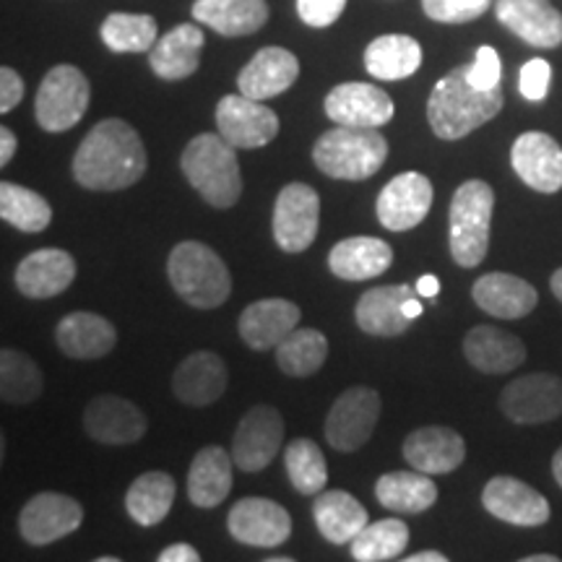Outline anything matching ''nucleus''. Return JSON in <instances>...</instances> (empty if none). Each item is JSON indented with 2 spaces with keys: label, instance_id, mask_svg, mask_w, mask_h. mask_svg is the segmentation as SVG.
<instances>
[{
  "label": "nucleus",
  "instance_id": "45",
  "mask_svg": "<svg viewBox=\"0 0 562 562\" xmlns=\"http://www.w3.org/2000/svg\"><path fill=\"white\" fill-rule=\"evenodd\" d=\"M467 76H469V81H472V87L482 89V91L501 87L503 63H501V55H497L495 47L482 45L480 50H476V58L472 66H469Z\"/></svg>",
  "mask_w": 562,
  "mask_h": 562
},
{
  "label": "nucleus",
  "instance_id": "14",
  "mask_svg": "<svg viewBox=\"0 0 562 562\" xmlns=\"http://www.w3.org/2000/svg\"><path fill=\"white\" fill-rule=\"evenodd\" d=\"M227 529L240 544L273 550L292 537V518L269 497H243L232 505Z\"/></svg>",
  "mask_w": 562,
  "mask_h": 562
},
{
  "label": "nucleus",
  "instance_id": "5",
  "mask_svg": "<svg viewBox=\"0 0 562 562\" xmlns=\"http://www.w3.org/2000/svg\"><path fill=\"white\" fill-rule=\"evenodd\" d=\"M389 159V140L378 128L336 125L315 140V167L334 180H368Z\"/></svg>",
  "mask_w": 562,
  "mask_h": 562
},
{
  "label": "nucleus",
  "instance_id": "24",
  "mask_svg": "<svg viewBox=\"0 0 562 562\" xmlns=\"http://www.w3.org/2000/svg\"><path fill=\"white\" fill-rule=\"evenodd\" d=\"M472 297L480 311L501 321L526 318L539 305V294L533 290L531 281L503 271L484 273V277L476 279L472 286Z\"/></svg>",
  "mask_w": 562,
  "mask_h": 562
},
{
  "label": "nucleus",
  "instance_id": "20",
  "mask_svg": "<svg viewBox=\"0 0 562 562\" xmlns=\"http://www.w3.org/2000/svg\"><path fill=\"white\" fill-rule=\"evenodd\" d=\"M495 16L526 45L539 50L562 45V13L550 0H495Z\"/></svg>",
  "mask_w": 562,
  "mask_h": 562
},
{
  "label": "nucleus",
  "instance_id": "39",
  "mask_svg": "<svg viewBox=\"0 0 562 562\" xmlns=\"http://www.w3.org/2000/svg\"><path fill=\"white\" fill-rule=\"evenodd\" d=\"M100 37L112 53H149L159 40V26L149 13H110Z\"/></svg>",
  "mask_w": 562,
  "mask_h": 562
},
{
  "label": "nucleus",
  "instance_id": "54",
  "mask_svg": "<svg viewBox=\"0 0 562 562\" xmlns=\"http://www.w3.org/2000/svg\"><path fill=\"white\" fill-rule=\"evenodd\" d=\"M552 476H554V482L562 487V446L558 448V453L552 456Z\"/></svg>",
  "mask_w": 562,
  "mask_h": 562
},
{
  "label": "nucleus",
  "instance_id": "48",
  "mask_svg": "<svg viewBox=\"0 0 562 562\" xmlns=\"http://www.w3.org/2000/svg\"><path fill=\"white\" fill-rule=\"evenodd\" d=\"M24 100V81L13 68H0V112H11Z\"/></svg>",
  "mask_w": 562,
  "mask_h": 562
},
{
  "label": "nucleus",
  "instance_id": "27",
  "mask_svg": "<svg viewBox=\"0 0 562 562\" xmlns=\"http://www.w3.org/2000/svg\"><path fill=\"white\" fill-rule=\"evenodd\" d=\"M463 357L484 375H505L526 362V344L497 326H474L463 339Z\"/></svg>",
  "mask_w": 562,
  "mask_h": 562
},
{
  "label": "nucleus",
  "instance_id": "47",
  "mask_svg": "<svg viewBox=\"0 0 562 562\" xmlns=\"http://www.w3.org/2000/svg\"><path fill=\"white\" fill-rule=\"evenodd\" d=\"M347 0H297V16L313 30H326L339 21Z\"/></svg>",
  "mask_w": 562,
  "mask_h": 562
},
{
  "label": "nucleus",
  "instance_id": "38",
  "mask_svg": "<svg viewBox=\"0 0 562 562\" xmlns=\"http://www.w3.org/2000/svg\"><path fill=\"white\" fill-rule=\"evenodd\" d=\"M328 339L315 328H294L277 347V364L290 378H311L326 364Z\"/></svg>",
  "mask_w": 562,
  "mask_h": 562
},
{
  "label": "nucleus",
  "instance_id": "16",
  "mask_svg": "<svg viewBox=\"0 0 562 562\" xmlns=\"http://www.w3.org/2000/svg\"><path fill=\"white\" fill-rule=\"evenodd\" d=\"M323 110L336 125L349 128H383L393 121V100L381 87L364 81L339 83L328 91Z\"/></svg>",
  "mask_w": 562,
  "mask_h": 562
},
{
  "label": "nucleus",
  "instance_id": "6",
  "mask_svg": "<svg viewBox=\"0 0 562 562\" xmlns=\"http://www.w3.org/2000/svg\"><path fill=\"white\" fill-rule=\"evenodd\" d=\"M492 211H495V193L490 182L467 180L453 193L448 211V245L461 269H476L487 256Z\"/></svg>",
  "mask_w": 562,
  "mask_h": 562
},
{
  "label": "nucleus",
  "instance_id": "35",
  "mask_svg": "<svg viewBox=\"0 0 562 562\" xmlns=\"http://www.w3.org/2000/svg\"><path fill=\"white\" fill-rule=\"evenodd\" d=\"M422 66V47L409 34H383L364 50V68L378 81H402Z\"/></svg>",
  "mask_w": 562,
  "mask_h": 562
},
{
  "label": "nucleus",
  "instance_id": "56",
  "mask_svg": "<svg viewBox=\"0 0 562 562\" xmlns=\"http://www.w3.org/2000/svg\"><path fill=\"white\" fill-rule=\"evenodd\" d=\"M560 558L558 554H529V558H524V562H558Z\"/></svg>",
  "mask_w": 562,
  "mask_h": 562
},
{
  "label": "nucleus",
  "instance_id": "33",
  "mask_svg": "<svg viewBox=\"0 0 562 562\" xmlns=\"http://www.w3.org/2000/svg\"><path fill=\"white\" fill-rule=\"evenodd\" d=\"M193 19L222 37H248L269 21L266 0H195Z\"/></svg>",
  "mask_w": 562,
  "mask_h": 562
},
{
  "label": "nucleus",
  "instance_id": "50",
  "mask_svg": "<svg viewBox=\"0 0 562 562\" xmlns=\"http://www.w3.org/2000/svg\"><path fill=\"white\" fill-rule=\"evenodd\" d=\"M16 154V136L11 128H0V165H9Z\"/></svg>",
  "mask_w": 562,
  "mask_h": 562
},
{
  "label": "nucleus",
  "instance_id": "29",
  "mask_svg": "<svg viewBox=\"0 0 562 562\" xmlns=\"http://www.w3.org/2000/svg\"><path fill=\"white\" fill-rule=\"evenodd\" d=\"M55 341L70 360H102L117 344V331L108 318L97 313H70L55 328Z\"/></svg>",
  "mask_w": 562,
  "mask_h": 562
},
{
  "label": "nucleus",
  "instance_id": "31",
  "mask_svg": "<svg viewBox=\"0 0 562 562\" xmlns=\"http://www.w3.org/2000/svg\"><path fill=\"white\" fill-rule=\"evenodd\" d=\"M393 263L391 245L381 237H347L328 252V269L341 281H368L383 277Z\"/></svg>",
  "mask_w": 562,
  "mask_h": 562
},
{
  "label": "nucleus",
  "instance_id": "13",
  "mask_svg": "<svg viewBox=\"0 0 562 562\" xmlns=\"http://www.w3.org/2000/svg\"><path fill=\"white\" fill-rule=\"evenodd\" d=\"M83 524V508L60 492H40L19 513V531L24 542L45 547L66 539Z\"/></svg>",
  "mask_w": 562,
  "mask_h": 562
},
{
  "label": "nucleus",
  "instance_id": "52",
  "mask_svg": "<svg viewBox=\"0 0 562 562\" xmlns=\"http://www.w3.org/2000/svg\"><path fill=\"white\" fill-rule=\"evenodd\" d=\"M406 562H448V558L438 550H425V552H417V554H409Z\"/></svg>",
  "mask_w": 562,
  "mask_h": 562
},
{
  "label": "nucleus",
  "instance_id": "1",
  "mask_svg": "<svg viewBox=\"0 0 562 562\" xmlns=\"http://www.w3.org/2000/svg\"><path fill=\"white\" fill-rule=\"evenodd\" d=\"M149 157L133 125L121 117H108L87 133L74 154V180L97 193L125 191L146 175Z\"/></svg>",
  "mask_w": 562,
  "mask_h": 562
},
{
  "label": "nucleus",
  "instance_id": "11",
  "mask_svg": "<svg viewBox=\"0 0 562 562\" xmlns=\"http://www.w3.org/2000/svg\"><path fill=\"white\" fill-rule=\"evenodd\" d=\"M501 409L513 425H544L562 417V378L531 372L510 381L501 393Z\"/></svg>",
  "mask_w": 562,
  "mask_h": 562
},
{
  "label": "nucleus",
  "instance_id": "3",
  "mask_svg": "<svg viewBox=\"0 0 562 562\" xmlns=\"http://www.w3.org/2000/svg\"><path fill=\"white\" fill-rule=\"evenodd\" d=\"M235 151L222 133H201L182 151V175L209 206L232 209L240 201L243 175Z\"/></svg>",
  "mask_w": 562,
  "mask_h": 562
},
{
  "label": "nucleus",
  "instance_id": "58",
  "mask_svg": "<svg viewBox=\"0 0 562 562\" xmlns=\"http://www.w3.org/2000/svg\"><path fill=\"white\" fill-rule=\"evenodd\" d=\"M97 562H121L117 558H97Z\"/></svg>",
  "mask_w": 562,
  "mask_h": 562
},
{
  "label": "nucleus",
  "instance_id": "55",
  "mask_svg": "<svg viewBox=\"0 0 562 562\" xmlns=\"http://www.w3.org/2000/svg\"><path fill=\"white\" fill-rule=\"evenodd\" d=\"M550 286H552V294H554V297H558V300L562 302V269H558V271L552 273Z\"/></svg>",
  "mask_w": 562,
  "mask_h": 562
},
{
  "label": "nucleus",
  "instance_id": "26",
  "mask_svg": "<svg viewBox=\"0 0 562 562\" xmlns=\"http://www.w3.org/2000/svg\"><path fill=\"white\" fill-rule=\"evenodd\" d=\"M300 60L297 55L286 50V47H263L252 55L248 66L237 76V89L252 100H271V97L284 94L286 89L297 81Z\"/></svg>",
  "mask_w": 562,
  "mask_h": 562
},
{
  "label": "nucleus",
  "instance_id": "49",
  "mask_svg": "<svg viewBox=\"0 0 562 562\" xmlns=\"http://www.w3.org/2000/svg\"><path fill=\"white\" fill-rule=\"evenodd\" d=\"M157 560H159V562H199V560H201V552L195 550L193 544L178 542V544L165 547V550L159 552Z\"/></svg>",
  "mask_w": 562,
  "mask_h": 562
},
{
  "label": "nucleus",
  "instance_id": "17",
  "mask_svg": "<svg viewBox=\"0 0 562 562\" xmlns=\"http://www.w3.org/2000/svg\"><path fill=\"white\" fill-rule=\"evenodd\" d=\"M482 505L490 516L501 518L510 526H521V529L544 526L552 513L542 492L516 480V476H495V480L484 484Z\"/></svg>",
  "mask_w": 562,
  "mask_h": 562
},
{
  "label": "nucleus",
  "instance_id": "40",
  "mask_svg": "<svg viewBox=\"0 0 562 562\" xmlns=\"http://www.w3.org/2000/svg\"><path fill=\"white\" fill-rule=\"evenodd\" d=\"M0 216L26 235H37L53 222L50 203L34 193L32 188L16 186V182H0Z\"/></svg>",
  "mask_w": 562,
  "mask_h": 562
},
{
  "label": "nucleus",
  "instance_id": "25",
  "mask_svg": "<svg viewBox=\"0 0 562 562\" xmlns=\"http://www.w3.org/2000/svg\"><path fill=\"white\" fill-rule=\"evenodd\" d=\"M74 279L76 261L68 250L40 248L19 263L16 290L30 300H50L66 292Z\"/></svg>",
  "mask_w": 562,
  "mask_h": 562
},
{
  "label": "nucleus",
  "instance_id": "10",
  "mask_svg": "<svg viewBox=\"0 0 562 562\" xmlns=\"http://www.w3.org/2000/svg\"><path fill=\"white\" fill-rule=\"evenodd\" d=\"M284 442V422L269 404H258L245 414L232 435V459L243 472L256 474L271 467Z\"/></svg>",
  "mask_w": 562,
  "mask_h": 562
},
{
  "label": "nucleus",
  "instance_id": "46",
  "mask_svg": "<svg viewBox=\"0 0 562 562\" xmlns=\"http://www.w3.org/2000/svg\"><path fill=\"white\" fill-rule=\"evenodd\" d=\"M552 81V66L544 58H531L524 63L521 76H518V89H521L524 100L529 102H542L550 91Z\"/></svg>",
  "mask_w": 562,
  "mask_h": 562
},
{
  "label": "nucleus",
  "instance_id": "36",
  "mask_svg": "<svg viewBox=\"0 0 562 562\" xmlns=\"http://www.w3.org/2000/svg\"><path fill=\"white\" fill-rule=\"evenodd\" d=\"M175 495H178V487H175V480L167 472H146L136 476V482L128 487V495H125V510L128 516L144 529H151V526H159L170 516Z\"/></svg>",
  "mask_w": 562,
  "mask_h": 562
},
{
  "label": "nucleus",
  "instance_id": "18",
  "mask_svg": "<svg viewBox=\"0 0 562 562\" xmlns=\"http://www.w3.org/2000/svg\"><path fill=\"white\" fill-rule=\"evenodd\" d=\"M510 165L531 191L544 195L562 191V146L550 133H521L510 149Z\"/></svg>",
  "mask_w": 562,
  "mask_h": 562
},
{
  "label": "nucleus",
  "instance_id": "7",
  "mask_svg": "<svg viewBox=\"0 0 562 562\" xmlns=\"http://www.w3.org/2000/svg\"><path fill=\"white\" fill-rule=\"evenodd\" d=\"M91 100L89 79L76 66H55L47 70L34 100V117L47 133H66L81 123Z\"/></svg>",
  "mask_w": 562,
  "mask_h": 562
},
{
  "label": "nucleus",
  "instance_id": "21",
  "mask_svg": "<svg viewBox=\"0 0 562 562\" xmlns=\"http://www.w3.org/2000/svg\"><path fill=\"white\" fill-rule=\"evenodd\" d=\"M229 383L227 364L214 351H193L172 375V393L186 406H211L224 396Z\"/></svg>",
  "mask_w": 562,
  "mask_h": 562
},
{
  "label": "nucleus",
  "instance_id": "12",
  "mask_svg": "<svg viewBox=\"0 0 562 562\" xmlns=\"http://www.w3.org/2000/svg\"><path fill=\"white\" fill-rule=\"evenodd\" d=\"M216 128L235 149H261L279 136V117L261 100L240 94L222 97L216 104Z\"/></svg>",
  "mask_w": 562,
  "mask_h": 562
},
{
  "label": "nucleus",
  "instance_id": "43",
  "mask_svg": "<svg viewBox=\"0 0 562 562\" xmlns=\"http://www.w3.org/2000/svg\"><path fill=\"white\" fill-rule=\"evenodd\" d=\"M284 467L292 487L300 495H321L328 484V463L326 456L318 448V442L311 438H297L286 446Z\"/></svg>",
  "mask_w": 562,
  "mask_h": 562
},
{
  "label": "nucleus",
  "instance_id": "28",
  "mask_svg": "<svg viewBox=\"0 0 562 562\" xmlns=\"http://www.w3.org/2000/svg\"><path fill=\"white\" fill-rule=\"evenodd\" d=\"M417 290V286H414ZM414 290L406 284L391 286H372L357 302V326L364 334L381 336V339H393L402 336L412 326V318L404 315V302L414 297Z\"/></svg>",
  "mask_w": 562,
  "mask_h": 562
},
{
  "label": "nucleus",
  "instance_id": "44",
  "mask_svg": "<svg viewBox=\"0 0 562 562\" xmlns=\"http://www.w3.org/2000/svg\"><path fill=\"white\" fill-rule=\"evenodd\" d=\"M492 0H422V11L438 24H469L480 19Z\"/></svg>",
  "mask_w": 562,
  "mask_h": 562
},
{
  "label": "nucleus",
  "instance_id": "53",
  "mask_svg": "<svg viewBox=\"0 0 562 562\" xmlns=\"http://www.w3.org/2000/svg\"><path fill=\"white\" fill-rule=\"evenodd\" d=\"M404 315H406V318H419V315H422V302L417 300V297H409V300H406L404 302Z\"/></svg>",
  "mask_w": 562,
  "mask_h": 562
},
{
  "label": "nucleus",
  "instance_id": "9",
  "mask_svg": "<svg viewBox=\"0 0 562 562\" xmlns=\"http://www.w3.org/2000/svg\"><path fill=\"white\" fill-rule=\"evenodd\" d=\"M321 199L307 182H290L273 203V240L284 252H305L318 237Z\"/></svg>",
  "mask_w": 562,
  "mask_h": 562
},
{
  "label": "nucleus",
  "instance_id": "22",
  "mask_svg": "<svg viewBox=\"0 0 562 562\" xmlns=\"http://www.w3.org/2000/svg\"><path fill=\"white\" fill-rule=\"evenodd\" d=\"M300 318V307L292 300L266 297L245 307L240 321H237V331L250 349H277L297 328Z\"/></svg>",
  "mask_w": 562,
  "mask_h": 562
},
{
  "label": "nucleus",
  "instance_id": "41",
  "mask_svg": "<svg viewBox=\"0 0 562 562\" xmlns=\"http://www.w3.org/2000/svg\"><path fill=\"white\" fill-rule=\"evenodd\" d=\"M409 544V526L402 518H383L368 524L351 539V558L357 562H385L402 558Z\"/></svg>",
  "mask_w": 562,
  "mask_h": 562
},
{
  "label": "nucleus",
  "instance_id": "30",
  "mask_svg": "<svg viewBox=\"0 0 562 562\" xmlns=\"http://www.w3.org/2000/svg\"><path fill=\"white\" fill-rule=\"evenodd\" d=\"M235 459L222 446H206L193 456L188 472V497L195 508L211 510L227 501L235 480Z\"/></svg>",
  "mask_w": 562,
  "mask_h": 562
},
{
  "label": "nucleus",
  "instance_id": "4",
  "mask_svg": "<svg viewBox=\"0 0 562 562\" xmlns=\"http://www.w3.org/2000/svg\"><path fill=\"white\" fill-rule=\"evenodd\" d=\"M167 277H170L178 297L199 311H214L232 294L227 263L199 240H182L175 245L170 261H167Z\"/></svg>",
  "mask_w": 562,
  "mask_h": 562
},
{
  "label": "nucleus",
  "instance_id": "23",
  "mask_svg": "<svg viewBox=\"0 0 562 562\" xmlns=\"http://www.w3.org/2000/svg\"><path fill=\"white\" fill-rule=\"evenodd\" d=\"M404 459L425 474H451L467 459V442L453 427L427 425L406 435Z\"/></svg>",
  "mask_w": 562,
  "mask_h": 562
},
{
  "label": "nucleus",
  "instance_id": "57",
  "mask_svg": "<svg viewBox=\"0 0 562 562\" xmlns=\"http://www.w3.org/2000/svg\"><path fill=\"white\" fill-rule=\"evenodd\" d=\"M269 562H292V558H269Z\"/></svg>",
  "mask_w": 562,
  "mask_h": 562
},
{
  "label": "nucleus",
  "instance_id": "34",
  "mask_svg": "<svg viewBox=\"0 0 562 562\" xmlns=\"http://www.w3.org/2000/svg\"><path fill=\"white\" fill-rule=\"evenodd\" d=\"M315 526L331 544H351L368 526V510L355 495L344 490H326L313 503Z\"/></svg>",
  "mask_w": 562,
  "mask_h": 562
},
{
  "label": "nucleus",
  "instance_id": "42",
  "mask_svg": "<svg viewBox=\"0 0 562 562\" xmlns=\"http://www.w3.org/2000/svg\"><path fill=\"white\" fill-rule=\"evenodd\" d=\"M45 391V378L30 357L16 349L0 351V396L11 406L37 402Z\"/></svg>",
  "mask_w": 562,
  "mask_h": 562
},
{
  "label": "nucleus",
  "instance_id": "37",
  "mask_svg": "<svg viewBox=\"0 0 562 562\" xmlns=\"http://www.w3.org/2000/svg\"><path fill=\"white\" fill-rule=\"evenodd\" d=\"M425 472H389L375 484V497L385 510L425 513L438 503V484Z\"/></svg>",
  "mask_w": 562,
  "mask_h": 562
},
{
  "label": "nucleus",
  "instance_id": "51",
  "mask_svg": "<svg viewBox=\"0 0 562 562\" xmlns=\"http://www.w3.org/2000/svg\"><path fill=\"white\" fill-rule=\"evenodd\" d=\"M417 294H419V297H430V300L438 297V294H440L438 277H432V273H425V277H419Z\"/></svg>",
  "mask_w": 562,
  "mask_h": 562
},
{
  "label": "nucleus",
  "instance_id": "32",
  "mask_svg": "<svg viewBox=\"0 0 562 562\" xmlns=\"http://www.w3.org/2000/svg\"><path fill=\"white\" fill-rule=\"evenodd\" d=\"M203 32L195 24H180L172 32L161 34L149 50V66L159 79L182 81L193 76L201 66Z\"/></svg>",
  "mask_w": 562,
  "mask_h": 562
},
{
  "label": "nucleus",
  "instance_id": "8",
  "mask_svg": "<svg viewBox=\"0 0 562 562\" xmlns=\"http://www.w3.org/2000/svg\"><path fill=\"white\" fill-rule=\"evenodd\" d=\"M381 393L370 385H351L336 398L326 417V440L341 453L360 451L381 419Z\"/></svg>",
  "mask_w": 562,
  "mask_h": 562
},
{
  "label": "nucleus",
  "instance_id": "15",
  "mask_svg": "<svg viewBox=\"0 0 562 562\" xmlns=\"http://www.w3.org/2000/svg\"><path fill=\"white\" fill-rule=\"evenodd\" d=\"M432 182L422 172H402L378 195V222L391 232L419 227L432 209Z\"/></svg>",
  "mask_w": 562,
  "mask_h": 562
},
{
  "label": "nucleus",
  "instance_id": "2",
  "mask_svg": "<svg viewBox=\"0 0 562 562\" xmlns=\"http://www.w3.org/2000/svg\"><path fill=\"white\" fill-rule=\"evenodd\" d=\"M469 66L453 68L435 83L430 100H427V121L435 136L442 140H459L484 123L501 115L505 94L503 87L482 91L472 87L467 76Z\"/></svg>",
  "mask_w": 562,
  "mask_h": 562
},
{
  "label": "nucleus",
  "instance_id": "19",
  "mask_svg": "<svg viewBox=\"0 0 562 562\" xmlns=\"http://www.w3.org/2000/svg\"><path fill=\"white\" fill-rule=\"evenodd\" d=\"M83 430L102 446H133L144 438L149 425H146L144 412L128 398L104 393L89 402L83 412Z\"/></svg>",
  "mask_w": 562,
  "mask_h": 562
}]
</instances>
